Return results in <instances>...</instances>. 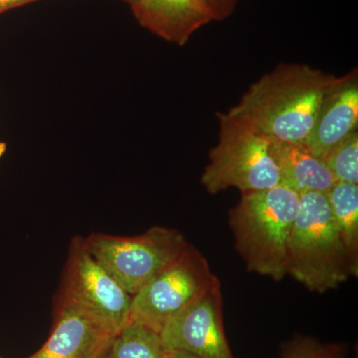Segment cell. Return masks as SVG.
I'll return each instance as SVG.
<instances>
[{
  "label": "cell",
  "mask_w": 358,
  "mask_h": 358,
  "mask_svg": "<svg viewBox=\"0 0 358 358\" xmlns=\"http://www.w3.org/2000/svg\"><path fill=\"white\" fill-rule=\"evenodd\" d=\"M115 336L93 313L62 293L48 341L27 358H103Z\"/></svg>",
  "instance_id": "cell-9"
},
{
  "label": "cell",
  "mask_w": 358,
  "mask_h": 358,
  "mask_svg": "<svg viewBox=\"0 0 358 358\" xmlns=\"http://www.w3.org/2000/svg\"><path fill=\"white\" fill-rule=\"evenodd\" d=\"M287 275L322 294L357 275L336 223L326 193L300 194L287 248Z\"/></svg>",
  "instance_id": "cell-3"
},
{
  "label": "cell",
  "mask_w": 358,
  "mask_h": 358,
  "mask_svg": "<svg viewBox=\"0 0 358 358\" xmlns=\"http://www.w3.org/2000/svg\"><path fill=\"white\" fill-rule=\"evenodd\" d=\"M84 243L131 296L178 261L190 245L182 233L162 226L133 237L94 233L84 238Z\"/></svg>",
  "instance_id": "cell-5"
},
{
  "label": "cell",
  "mask_w": 358,
  "mask_h": 358,
  "mask_svg": "<svg viewBox=\"0 0 358 358\" xmlns=\"http://www.w3.org/2000/svg\"><path fill=\"white\" fill-rule=\"evenodd\" d=\"M122 1L127 2L129 6H134L138 0H122Z\"/></svg>",
  "instance_id": "cell-21"
},
{
  "label": "cell",
  "mask_w": 358,
  "mask_h": 358,
  "mask_svg": "<svg viewBox=\"0 0 358 358\" xmlns=\"http://www.w3.org/2000/svg\"><path fill=\"white\" fill-rule=\"evenodd\" d=\"M338 182L358 185L357 131L331 148L322 159Z\"/></svg>",
  "instance_id": "cell-15"
},
{
  "label": "cell",
  "mask_w": 358,
  "mask_h": 358,
  "mask_svg": "<svg viewBox=\"0 0 358 358\" xmlns=\"http://www.w3.org/2000/svg\"><path fill=\"white\" fill-rule=\"evenodd\" d=\"M300 194L278 185L268 189L242 192L229 212L235 249L250 272L281 281L287 275V248Z\"/></svg>",
  "instance_id": "cell-2"
},
{
  "label": "cell",
  "mask_w": 358,
  "mask_h": 358,
  "mask_svg": "<svg viewBox=\"0 0 358 358\" xmlns=\"http://www.w3.org/2000/svg\"><path fill=\"white\" fill-rule=\"evenodd\" d=\"M205 257L189 245L178 261L152 278L131 299V320L160 333L169 320L216 282Z\"/></svg>",
  "instance_id": "cell-6"
},
{
  "label": "cell",
  "mask_w": 358,
  "mask_h": 358,
  "mask_svg": "<svg viewBox=\"0 0 358 358\" xmlns=\"http://www.w3.org/2000/svg\"><path fill=\"white\" fill-rule=\"evenodd\" d=\"M272 152L280 171V185L299 194L327 193L338 181L326 162L313 154L305 143L272 141Z\"/></svg>",
  "instance_id": "cell-12"
},
{
  "label": "cell",
  "mask_w": 358,
  "mask_h": 358,
  "mask_svg": "<svg viewBox=\"0 0 358 358\" xmlns=\"http://www.w3.org/2000/svg\"><path fill=\"white\" fill-rule=\"evenodd\" d=\"M6 152V143L3 141H0V162H1L2 157Z\"/></svg>",
  "instance_id": "cell-20"
},
{
  "label": "cell",
  "mask_w": 358,
  "mask_h": 358,
  "mask_svg": "<svg viewBox=\"0 0 358 358\" xmlns=\"http://www.w3.org/2000/svg\"><path fill=\"white\" fill-rule=\"evenodd\" d=\"M164 358H199L182 350H166Z\"/></svg>",
  "instance_id": "cell-19"
},
{
  "label": "cell",
  "mask_w": 358,
  "mask_h": 358,
  "mask_svg": "<svg viewBox=\"0 0 358 358\" xmlns=\"http://www.w3.org/2000/svg\"><path fill=\"white\" fill-rule=\"evenodd\" d=\"M218 143L209 154L201 183L211 194L235 187L259 192L280 185L272 141L246 122L218 113Z\"/></svg>",
  "instance_id": "cell-4"
},
{
  "label": "cell",
  "mask_w": 358,
  "mask_h": 358,
  "mask_svg": "<svg viewBox=\"0 0 358 358\" xmlns=\"http://www.w3.org/2000/svg\"><path fill=\"white\" fill-rule=\"evenodd\" d=\"M282 358H345L348 348L341 343H320L308 336H296L284 343Z\"/></svg>",
  "instance_id": "cell-16"
},
{
  "label": "cell",
  "mask_w": 358,
  "mask_h": 358,
  "mask_svg": "<svg viewBox=\"0 0 358 358\" xmlns=\"http://www.w3.org/2000/svg\"><path fill=\"white\" fill-rule=\"evenodd\" d=\"M159 336L166 350L199 358H234L224 331L220 282L169 320Z\"/></svg>",
  "instance_id": "cell-8"
},
{
  "label": "cell",
  "mask_w": 358,
  "mask_h": 358,
  "mask_svg": "<svg viewBox=\"0 0 358 358\" xmlns=\"http://www.w3.org/2000/svg\"><path fill=\"white\" fill-rule=\"evenodd\" d=\"M343 79L305 64H280L254 82L228 114L271 141L305 143L320 107Z\"/></svg>",
  "instance_id": "cell-1"
},
{
  "label": "cell",
  "mask_w": 358,
  "mask_h": 358,
  "mask_svg": "<svg viewBox=\"0 0 358 358\" xmlns=\"http://www.w3.org/2000/svg\"><path fill=\"white\" fill-rule=\"evenodd\" d=\"M326 194L339 235L358 271V186L336 182Z\"/></svg>",
  "instance_id": "cell-13"
},
{
  "label": "cell",
  "mask_w": 358,
  "mask_h": 358,
  "mask_svg": "<svg viewBox=\"0 0 358 358\" xmlns=\"http://www.w3.org/2000/svg\"><path fill=\"white\" fill-rule=\"evenodd\" d=\"M63 292L117 334L131 322V299L120 282L91 255L84 238L71 245Z\"/></svg>",
  "instance_id": "cell-7"
},
{
  "label": "cell",
  "mask_w": 358,
  "mask_h": 358,
  "mask_svg": "<svg viewBox=\"0 0 358 358\" xmlns=\"http://www.w3.org/2000/svg\"><path fill=\"white\" fill-rule=\"evenodd\" d=\"M131 8L143 28L179 46H185L200 28L216 21L203 0H138Z\"/></svg>",
  "instance_id": "cell-10"
},
{
  "label": "cell",
  "mask_w": 358,
  "mask_h": 358,
  "mask_svg": "<svg viewBox=\"0 0 358 358\" xmlns=\"http://www.w3.org/2000/svg\"><path fill=\"white\" fill-rule=\"evenodd\" d=\"M164 352L159 333L131 320L115 334L103 358H164Z\"/></svg>",
  "instance_id": "cell-14"
},
{
  "label": "cell",
  "mask_w": 358,
  "mask_h": 358,
  "mask_svg": "<svg viewBox=\"0 0 358 358\" xmlns=\"http://www.w3.org/2000/svg\"><path fill=\"white\" fill-rule=\"evenodd\" d=\"M0 358H2V357H0Z\"/></svg>",
  "instance_id": "cell-22"
},
{
  "label": "cell",
  "mask_w": 358,
  "mask_h": 358,
  "mask_svg": "<svg viewBox=\"0 0 358 358\" xmlns=\"http://www.w3.org/2000/svg\"><path fill=\"white\" fill-rule=\"evenodd\" d=\"M210 8L216 20H225L234 11L238 0H203Z\"/></svg>",
  "instance_id": "cell-17"
},
{
  "label": "cell",
  "mask_w": 358,
  "mask_h": 358,
  "mask_svg": "<svg viewBox=\"0 0 358 358\" xmlns=\"http://www.w3.org/2000/svg\"><path fill=\"white\" fill-rule=\"evenodd\" d=\"M38 0H0V14Z\"/></svg>",
  "instance_id": "cell-18"
},
{
  "label": "cell",
  "mask_w": 358,
  "mask_h": 358,
  "mask_svg": "<svg viewBox=\"0 0 358 358\" xmlns=\"http://www.w3.org/2000/svg\"><path fill=\"white\" fill-rule=\"evenodd\" d=\"M358 80L357 71L348 73L327 96L320 107L306 145L320 159L357 131Z\"/></svg>",
  "instance_id": "cell-11"
}]
</instances>
